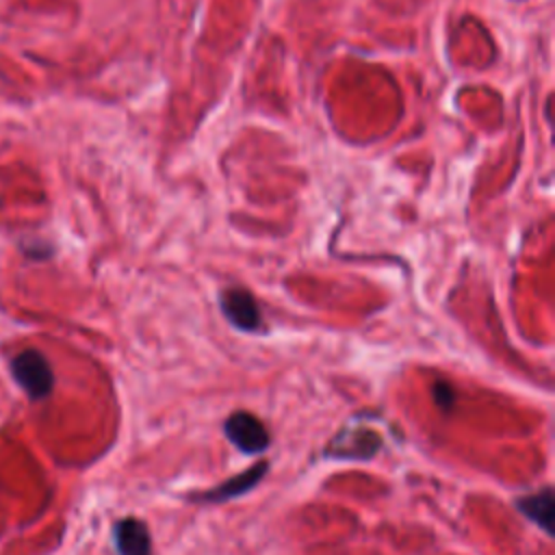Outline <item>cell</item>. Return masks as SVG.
Masks as SVG:
<instances>
[{"label": "cell", "instance_id": "1", "mask_svg": "<svg viewBox=\"0 0 555 555\" xmlns=\"http://www.w3.org/2000/svg\"><path fill=\"white\" fill-rule=\"evenodd\" d=\"M11 375L35 401L46 399L54 388V373L48 358L37 349H24L11 360Z\"/></svg>", "mask_w": 555, "mask_h": 555}, {"label": "cell", "instance_id": "2", "mask_svg": "<svg viewBox=\"0 0 555 555\" xmlns=\"http://www.w3.org/2000/svg\"><path fill=\"white\" fill-rule=\"evenodd\" d=\"M223 431L228 440L243 453H262L271 442L264 423L245 410L232 412L223 423Z\"/></svg>", "mask_w": 555, "mask_h": 555}, {"label": "cell", "instance_id": "3", "mask_svg": "<svg viewBox=\"0 0 555 555\" xmlns=\"http://www.w3.org/2000/svg\"><path fill=\"white\" fill-rule=\"evenodd\" d=\"M221 310L225 319L243 330V332H256L262 323L260 308L256 299L245 291V288H228L221 295Z\"/></svg>", "mask_w": 555, "mask_h": 555}, {"label": "cell", "instance_id": "4", "mask_svg": "<svg viewBox=\"0 0 555 555\" xmlns=\"http://www.w3.org/2000/svg\"><path fill=\"white\" fill-rule=\"evenodd\" d=\"M382 447V438L373 429H356L338 434L327 447V455L343 460H369Z\"/></svg>", "mask_w": 555, "mask_h": 555}, {"label": "cell", "instance_id": "5", "mask_svg": "<svg viewBox=\"0 0 555 555\" xmlns=\"http://www.w3.org/2000/svg\"><path fill=\"white\" fill-rule=\"evenodd\" d=\"M113 540L119 555H152V540H150L147 525L134 516H128L115 522Z\"/></svg>", "mask_w": 555, "mask_h": 555}, {"label": "cell", "instance_id": "6", "mask_svg": "<svg viewBox=\"0 0 555 555\" xmlns=\"http://www.w3.org/2000/svg\"><path fill=\"white\" fill-rule=\"evenodd\" d=\"M267 468H269V462H258V464H254L251 468H247V470H243V473H238V475H234V477H230L228 481H223V483H219L217 488H212L210 492H204L199 499L202 501H210V503H221V501H228V499H234V496H241V494H245V492H249L254 486H258V481L264 477V473H267Z\"/></svg>", "mask_w": 555, "mask_h": 555}, {"label": "cell", "instance_id": "7", "mask_svg": "<svg viewBox=\"0 0 555 555\" xmlns=\"http://www.w3.org/2000/svg\"><path fill=\"white\" fill-rule=\"evenodd\" d=\"M553 490L546 486L533 494L520 496L516 507L535 525H540L546 533H553Z\"/></svg>", "mask_w": 555, "mask_h": 555}, {"label": "cell", "instance_id": "8", "mask_svg": "<svg viewBox=\"0 0 555 555\" xmlns=\"http://www.w3.org/2000/svg\"><path fill=\"white\" fill-rule=\"evenodd\" d=\"M431 397H434V403L440 408V410H451L453 403H455V390L449 382H436L431 386Z\"/></svg>", "mask_w": 555, "mask_h": 555}]
</instances>
